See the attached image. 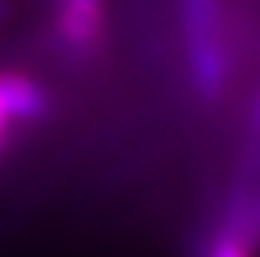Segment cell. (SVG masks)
<instances>
[{
	"label": "cell",
	"mask_w": 260,
	"mask_h": 257,
	"mask_svg": "<svg viewBox=\"0 0 260 257\" xmlns=\"http://www.w3.org/2000/svg\"><path fill=\"white\" fill-rule=\"evenodd\" d=\"M204 257H254V248L245 239H239L231 228H224L207 239Z\"/></svg>",
	"instance_id": "obj_2"
},
{
	"label": "cell",
	"mask_w": 260,
	"mask_h": 257,
	"mask_svg": "<svg viewBox=\"0 0 260 257\" xmlns=\"http://www.w3.org/2000/svg\"><path fill=\"white\" fill-rule=\"evenodd\" d=\"M182 39L188 72L204 99H215L231 84L234 48L221 0H182Z\"/></svg>",
	"instance_id": "obj_1"
}]
</instances>
